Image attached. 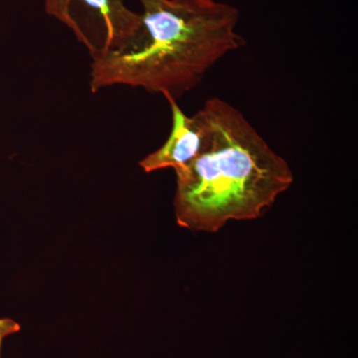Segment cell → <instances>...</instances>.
Returning <instances> with one entry per match:
<instances>
[{
	"label": "cell",
	"instance_id": "6da1fadb",
	"mask_svg": "<svg viewBox=\"0 0 358 358\" xmlns=\"http://www.w3.org/2000/svg\"><path fill=\"white\" fill-rule=\"evenodd\" d=\"M201 150L176 171L174 209L181 227L216 233L228 221L253 220L294 182V174L244 115L219 98L199 110Z\"/></svg>",
	"mask_w": 358,
	"mask_h": 358
},
{
	"label": "cell",
	"instance_id": "7a4b0ae2",
	"mask_svg": "<svg viewBox=\"0 0 358 358\" xmlns=\"http://www.w3.org/2000/svg\"><path fill=\"white\" fill-rule=\"evenodd\" d=\"M141 24L115 50L92 58L90 88L124 85L171 98L196 88L206 73L241 48L236 7L214 0H138Z\"/></svg>",
	"mask_w": 358,
	"mask_h": 358
},
{
	"label": "cell",
	"instance_id": "3957f363",
	"mask_svg": "<svg viewBox=\"0 0 358 358\" xmlns=\"http://www.w3.org/2000/svg\"><path fill=\"white\" fill-rule=\"evenodd\" d=\"M45 9L74 33L92 58L126 44L141 24V14L124 0H45Z\"/></svg>",
	"mask_w": 358,
	"mask_h": 358
},
{
	"label": "cell",
	"instance_id": "277c9868",
	"mask_svg": "<svg viewBox=\"0 0 358 358\" xmlns=\"http://www.w3.org/2000/svg\"><path fill=\"white\" fill-rule=\"evenodd\" d=\"M171 106L173 128L166 143L141 160L140 166L145 173L182 169L199 155L204 140V122L199 110L192 117L186 115L176 99L164 96Z\"/></svg>",
	"mask_w": 358,
	"mask_h": 358
},
{
	"label": "cell",
	"instance_id": "5b68a950",
	"mask_svg": "<svg viewBox=\"0 0 358 358\" xmlns=\"http://www.w3.org/2000/svg\"><path fill=\"white\" fill-rule=\"evenodd\" d=\"M20 331V326L18 322L11 319H0V358H1L2 343L4 338L18 333Z\"/></svg>",
	"mask_w": 358,
	"mask_h": 358
}]
</instances>
